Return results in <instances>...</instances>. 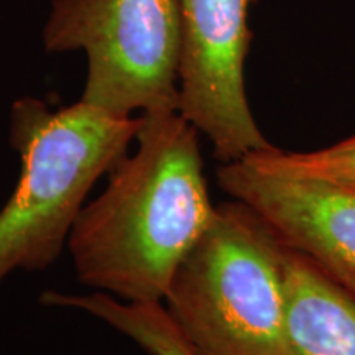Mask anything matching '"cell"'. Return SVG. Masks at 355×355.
I'll return each instance as SVG.
<instances>
[{
  "label": "cell",
  "instance_id": "1",
  "mask_svg": "<svg viewBox=\"0 0 355 355\" xmlns=\"http://www.w3.org/2000/svg\"><path fill=\"white\" fill-rule=\"evenodd\" d=\"M198 135L178 110L141 114L137 150L115 165L71 230L81 285L127 303H163L216 216Z\"/></svg>",
  "mask_w": 355,
  "mask_h": 355
},
{
  "label": "cell",
  "instance_id": "2",
  "mask_svg": "<svg viewBox=\"0 0 355 355\" xmlns=\"http://www.w3.org/2000/svg\"><path fill=\"white\" fill-rule=\"evenodd\" d=\"M140 127L141 115H115L81 99L60 110L35 97L13 102L8 141L21 170L0 209V285L60 259L92 186L125 157Z\"/></svg>",
  "mask_w": 355,
  "mask_h": 355
},
{
  "label": "cell",
  "instance_id": "3",
  "mask_svg": "<svg viewBox=\"0 0 355 355\" xmlns=\"http://www.w3.org/2000/svg\"><path fill=\"white\" fill-rule=\"evenodd\" d=\"M163 306L196 355H283L285 245L243 202L220 204Z\"/></svg>",
  "mask_w": 355,
  "mask_h": 355
},
{
  "label": "cell",
  "instance_id": "4",
  "mask_svg": "<svg viewBox=\"0 0 355 355\" xmlns=\"http://www.w3.org/2000/svg\"><path fill=\"white\" fill-rule=\"evenodd\" d=\"M43 44L86 53V104L115 115L178 110V0H53Z\"/></svg>",
  "mask_w": 355,
  "mask_h": 355
},
{
  "label": "cell",
  "instance_id": "5",
  "mask_svg": "<svg viewBox=\"0 0 355 355\" xmlns=\"http://www.w3.org/2000/svg\"><path fill=\"white\" fill-rule=\"evenodd\" d=\"M260 0H178L181 58L178 112L211 140L224 163L273 146L250 110L245 61L250 10Z\"/></svg>",
  "mask_w": 355,
  "mask_h": 355
},
{
  "label": "cell",
  "instance_id": "6",
  "mask_svg": "<svg viewBox=\"0 0 355 355\" xmlns=\"http://www.w3.org/2000/svg\"><path fill=\"white\" fill-rule=\"evenodd\" d=\"M217 184L250 207L282 243L308 257L355 300V194L283 175L248 158L217 168Z\"/></svg>",
  "mask_w": 355,
  "mask_h": 355
},
{
  "label": "cell",
  "instance_id": "7",
  "mask_svg": "<svg viewBox=\"0 0 355 355\" xmlns=\"http://www.w3.org/2000/svg\"><path fill=\"white\" fill-rule=\"evenodd\" d=\"M285 295L283 355H355V300L288 247Z\"/></svg>",
  "mask_w": 355,
  "mask_h": 355
},
{
  "label": "cell",
  "instance_id": "8",
  "mask_svg": "<svg viewBox=\"0 0 355 355\" xmlns=\"http://www.w3.org/2000/svg\"><path fill=\"white\" fill-rule=\"evenodd\" d=\"M64 303L71 309H79L109 324L150 355H196L168 316L163 303H127L101 291L69 293Z\"/></svg>",
  "mask_w": 355,
  "mask_h": 355
},
{
  "label": "cell",
  "instance_id": "9",
  "mask_svg": "<svg viewBox=\"0 0 355 355\" xmlns=\"http://www.w3.org/2000/svg\"><path fill=\"white\" fill-rule=\"evenodd\" d=\"M255 165L355 194V135L316 152H283L277 146L248 153Z\"/></svg>",
  "mask_w": 355,
  "mask_h": 355
}]
</instances>
